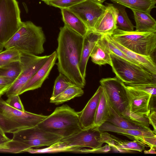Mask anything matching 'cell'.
<instances>
[{
  "label": "cell",
  "mask_w": 156,
  "mask_h": 156,
  "mask_svg": "<svg viewBox=\"0 0 156 156\" xmlns=\"http://www.w3.org/2000/svg\"><path fill=\"white\" fill-rule=\"evenodd\" d=\"M84 37L64 25L60 28L56 49L57 69L73 83L82 88L86 83L79 65Z\"/></svg>",
  "instance_id": "cell-1"
},
{
  "label": "cell",
  "mask_w": 156,
  "mask_h": 156,
  "mask_svg": "<svg viewBox=\"0 0 156 156\" xmlns=\"http://www.w3.org/2000/svg\"><path fill=\"white\" fill-rule=\"evenodd\" d=\"M37 126L62 138L71 136L82 130L77 112L67 105L56 107Z\"/></svg>",
  "instance_id": "cell-2"
},
{
  "label": "cell",
  "mask_w": 156,
  "mask_h": 156,
  "mask_svg": "<svg viewBox=\"0 0 156 156\" xmlns=\"http://www.w3.org/2000/svg\"><path fill=\"white\" fill-rule=\"evenodd\" d=\"M110 105L119 115L129 108V102L124 83L116 77L102 78L100 81Z\"/></svg>",
  "instance_id": "cell-11"
},
{
  "label": "cell",
  "mask_w": 156,
  "mask_h": 156,
  "mask_svg": "<svg viewBox=\"0 0 156 156\" xmlns=\"http://www.w3.org/2000/svg\"><path fill=\"white\" fill-rule=\"evenodd\" d=\"M131 10L133 12L136 23L135 31L156 32V21L150 13L135 9Z\"/></svg>",
  "instance_id": "cell-22"
},
{
  "label": "cell",
  "mask_w": 156,
  "mask_h": 156,
  "mask_svg": "<svg viewBox=\"0 0 156 156\" xmlns=\"http://www.w3.org/2000/svg\"><path fill=\"white\" fill-rule=\"evenodd\" d=\"M150 124L153 126L154 133L156 134V111H151L148 116Z\"/></svg>",
  "instance_id": "cell-39"
},
{
  "label": "cell",
  "mask_w": 156,
  "mask_h": 156,
  "mask_svg": "<svg viewBox=\"0 0 156 156\" xmlns=\"http://www.w3.org/2000/svg\"><path fill=\"white\" fill-rule=\"evenodd\" d=\"M129 122L136 125L149 127L150 124L147 118L138 115L130 111L129 108L121 115Z\"/></svg>",
  "instance_id": "cell-33"
},
{
  "label": "cell",
  "mask_w": 156,
  "mask_h": 156,
  "mask_svg": "<svg viewBox=\"0 0 156 156\" xmlns=\"http://www.w3.org/2000/svg\"><path fill=\"white\" fill-rule=\"evenodd\" d=\"M106 122L116 126L124 129H138L150 128L136 125L129 122L117 114L112 108L110 104L108 117Z\"/></svg>",
  "instance_id": "cell-26"
},
{
  "label": "cell",
  "mask_w": 156,
  "mask_h": 156,
  "mask_svg": "<svg viewBox=\"0 0 156 156\" xmlns=\"http://www.w3.org/2000/svg\"><path fill=\"white\" fill-rule=\"evenodd\" d=\"M27 150L22 144L12 139L0 144V153L17 154L26 152Z\"/></svg>",
  "instance_id": "cell-30"
},
{
  "label": "cell",
  "mask_w": 156,
  "mask_h": 156,
  "mask_svg": "<svg viewBox=\"0 0 156 156\" xmlns=\"http://www.w3.org/2000/svg\"><path fill=\"white\" fill-rule=\"evenodd\" d=\"M116 18V8L112 4L108 3L104 12L97 21L92 32L101 35H111L117 28Z\"/></svg>",
  "instance_id": "cell-15"
},
{
  "label": "cell",
  "mask_w": 156,
  "mask_h": 156,
  "mask_svg": "<svg viewBox=\"0 0 156 156\" xmlns=\"http://www.w3.org/2000/svg\"><path fill=\"white\" fill-rule=\"evenodd\" d=\"M83 93L82 88L74 84L54 98L50 99V102L55 105L61 104L75 98L81 96Z\"/></svg>",
  "instance_id": "cell-27"
},
{
  "label": "cell",
  "mask_w": 156,
  "mask_h": 156,
  "mask_svg": "<svg viewBox=\"0 0 156 156\" xmlns=\"http://www.w3.org/2000/svg\"><path fill=\"white\" fill-rule=\"evenodd\" d=\"M105 143L104 132L98 127L93 126L82 129L71 136L62 138L58 142L47 148L41 150L42 152H80V149L84 147L91 148V153L95 149L102 147Z\"/></svg>",
  "instance_id": "cell-4"
},
{
  "label": "cell",
  "mask_w": 156,
  "mask_h": 156,
  "mask_svg": "<svg viewBox=\"0 0 156 156\" xmlns=\"http://www.w3.org/2000/svg\"><path fill=\"white\" fill-rule=\"evenodd\" d=\"M11 139L9 138L5 133L0 130V144L7 142Z\"/></svg>",
  "instance_id": "cell-41"
},
{
  "label": "cell",
  "mask_w": 156,
  "mask_h": 156,
  "mask_svg": "<svg viewBox=\"0 0 156 156\" xmlns=\"http://www.w3.org/2000/svg\"><path fill=\"white\" fill-rule=\"evenodd\" d=\"M111 66L116 77L126 84L156 83V75L142 67L110 54Z\"/></svg>",
  "instance_id": "cell-7"
},
{
  "label": "cell",
  "mask_w": 156,
  "mask_h": 156,
  "mask_svg": "<svg viewBox=\"0 0 156 156\" xmlns=\"http://www.w3.org/2000/svg\"><path fill=\"white\" fill-rule=\"evenodd\" d=\"M20 52L12 49H6L0 52V68L12 62L20 61Z\"/></svg>",
  "instance_id": "cell-32"
},
{
  "label": "cell",
  "mask_w": 156,
  "mask_h": 156,
  "mask_svg": "<svg viewBox=\"0 0 156 156\" xmlns=\"http://www.w3.org/2000/svg\"><path fill=\"white\" fill-rule=\"evenodd\" d=\"M102 90L103 88L100 85L83 109L77 112L82 129H87L94 126L97 109Z\"/></svg>",
  "instance_id": "cell-16"
},
{
  "label": "cell",
  "mask_w": 156,
  "mask_h": 156,
  "mask_svg": "<svg viewBox=\"0 0 156 156\" xmlns=\"http://www.w3.org/2000/svg\"><path fill=\"white\" fill-rule=\"evenodd\" d=\"M42 1H43L44 2L46 1L50 0H41ZM95 0L98 2H101L102 3L104 1H105V0Z\"/></svg>",
  "instance_id": "cell-44"
},
{
  "label": "cell",
  "mask_w": 156,
  "mask_h": 156,
  "mask_svg": "<svg viewBox=\"0 0 156 156\" xmlns=\"http://www.w3.org/2000/svg\"><path fill=\"white\" fill-rule=\"evenodd\" d=\"M45 41L42 28L27 21L22 22L19 30L4 44V48L37 55L44 52Z\"/></svg>",
  "instance_id": "cell-3"
},
{
  "label": "cell",
  "mask_w": 156,
  "mask_h": 156,
  "mask_svg": "<svg viewBox=\"0 0 156 156\" xmlns=\"http://www.w3.org/2000/svg\"><path fill=\"white\" fill-rule=\"evenodd\" d=\"M98 128L102 132L116 133L125 136L133 140H139L144 143L145 139L147 137H156V134L150 128L138 129H124L116 126L107 122H104L98 127Z\"/></svg>",
  "instance_id": "cell-17"
},
{
  "label": "cell",
  "mask_w": 156,
  "mask_h": 156,
  "mask_svg": "<svg viewBox=\"0 0 156 156\" xmlns=\"http://www.w3.org/2000/svg\"><path fill=\"white\" fill-rule=\"evenodd\" d=\"M105 143L111 148L122 153H132L135 151L142 152L148 147L143 143L138 140L129 141L122 140L105 132Z\"/></svg>",
  "instance_id": "cell-18"
},
{
  "label": "cell",
  "mask_w": 156,
  "mask_h": 156,
  "mask_svg": "<svg viewBox=\"0 0 156 156\" xmlns=\"http://www.w3.org/2000/svg\"><path fill=\"white\" fill-rule=\"evenodd\" d=\"M113 2L124 6L131 9L150 13L155 8L156 0H111Z\"/></svg>",
  "instance_id": "cell-24"
},
{
  "label": "cell",
  "mask_w": 156,
  "mask_h": 156,
  "mask_svg": "<svg viewBox=\"0 0 156 156\" xmlns=\"http://www.w3.org/2000/svg\"><path fill=\"white\" fill-rule=\"evenodd\" d=\"M101 40L110 54H114L130 62L136 64L119 48L108 41L106 38L105 35L101 36Z\"/></svg>",
  "instance_id": "cell-34"
},
{
  "label": "cell",
  "mask_w": 156,
  "mask_h": 156,
  "mask_svg": "<svg viewBox=\"0 0 156 156\" xmlns=\"http://www.w3.org/2000/svg\"><path fill=\"white\" fill-rule=\"evenodd\" d=\"M20 13L16 0H0V42L3 44L21 27Z\"/></svg>",
  "instance_id": "cell-8"
},
{
  "label": "cell",
  "mask_w": 156,
  "mask_h": 156,
  "mask_svg": "<svg viewBox=\"0 0 156 156\" xmlns=\"http://www.w3.org/2000/svg\"><path fill=\"white\" fill-rule=\"evenodd\" d=\"M129 102V108L131 112L148 118L150 113L149 103L151 95L145 91L129 87L124 83Z\"/></svg>",
  "instance_id": "cell-13"
},
{
  "label": "cell",
  "mask_w": 156,
  "mask_h": 156,
  "mask_svg": "<svg viewBox=\"0 0 156 156\" xmlns=\"http://www.w3.org/2000/svg\"><path fill=\"white\" fill-rule=\"evenodd\" d=\"M22 71L20 61L13 62L0 68V76L6 78L14 83L19 77Z\"/></svg>",
  "instance_id": "cell-28"
},
{
  "label": "cell",
  "mask_w": 156,
  "mask_h": 156,
  "mask_svg": "<svg viewBox=\"0 0 156 156\" xmlns=\"http://www.w3.org/2000/svg\"><path fill=\"white\" fill-rule=\"evenodd\" d=\"M20 52V61L22 72L5 93L7 97L12 95H19L22 88L44 64L49 56V55L38 56L27 53Z\"/></svg>",
  "instance_id": "cell-9"
},
{
  "label": "cell",
  "mask_w": 156,
  "mask_h": 156,
  "mask_svg": "<svg viewBox=\"0 0 156 156\" xmlns=\"http://www.w3.org/2000/svg\"><path fill=\"white\" fill-rule=\"evenodd\" d=\"M125 84L133 88L147 92L150 94L151 96L156 97V83Z\"/></svg>",
  "instance_id": "cell-36"
},
{
  "label": "cell",
  "mask_w": 156,
  "mask_h": 156,
  "mask_svg": "<svg viewBox=\"0 0 156 156\" xmlns=\"http://www.w3.org/2000/svg\"><path fill=\"white\" fill-rule=\"evenodd\" d=\"M61 10L64 25L83 37H85L88 32V30L83 22L68 9Z\"/></svg>",
  "instance_id": "cell-21"
},
{
  "label": "cell",
  "mask_w": 156,
  "mask_h": 156,
  "mask_svg": "<svg viewBox=\"0 0 156 156\" xmlns=\"http://www.w3.org/2000/svg\"><path fill=\"white\" fill-rule=\"evenodd\" d=\"M156 147L150 148V149L148 150H144V153L145 154H155Z\"/></svg>",
  "instance_id": "cell-42"
},
{
  "label": "cell",
  "mask_w": 156,
  "mask_h": 156,
  "mask_svg": "<svg viewBox=\"0 0 156 156\" xmlns=\"http://www.w3.org/2000/svg\"><path fill=\"white\" fill-rule=\"evenodd\" d=\"M117 9L116 26L117 28L125 31L134 30L135 27L129 19L125 8L122 7Z\"/></svg>",
  "instance_id": "cell-29"
},
{
  "label": "cell",
  "mask_w": 156,
  "mask_h": 156,
  "mask_svg": "<svg viewBox=\"0 0 156 156\" xmlns=\"http://www.w3.org/2000/svg\"><path fill=\"white\" fill-rule=\"evenodd\" d=\"M112 38L127 49L136 53L151 56L156 49V32L125 31L117 28Z\"/></svg>",
  "instance_id": "cell-6"
},
{
  "label": "cell",
  "mask_w": 156,
  "mask_h": 156,
  "mask_svg": "<svg viewBox=\"0 0 156 156\" xmlns=\"http://www.w3.org/2000/svg\"><path fill=\"white\" fill-rule=\"evenodd\" d=\"M100 149V151L98 153H105L108 152L110 151L111 148L108 144H106L103 147H101L99 148ZM87 149H83V153H87Z\"/></svg>",
  "instance_id": "cell-40"
},
{
  "label": "cell",
  "mask_w": 156,
  "mask_h": 156,
  "mask_svg": "<svg viewBox=\"0 0 156 156\" xmlns=\"http://www.w3.org/2000/svg\"><path fill=\"white\" fill-rule=\"evenodd\" d=\"M109 104L108 97L103 88L97 109L94 126L99 127L107 121L109 110Z\"/></svg>",
  "instance_id": "cell-25"
},
{
  "label": "cell",
  "mask_w": 156,
  "mask_h": 156,
  "mask_svg": "<svg viewBox=\"0 0 156 156\" xmlns=\"http://www.w3.org/2000/svg\"><path fill=\"white\" fill-rule=\"evenodd\" d=\"M101 37L94 46L90 57L94 64L99 66L108 64L111 66L110 54L101 40Z\"/></svg>",
  "instance_id": "cell-23"
},
{
  "label": "cell",
  "mask_w": 156,
  "mask_h": 156,
  "mask_svg": "<svg viewBox=\"0 0 156 156\" xmlns=\"http://www.w3.org/2000/svg\"><path fill=\"white\" fill-rule=\"evenodd\" d=\"M57 59L56 52L55 51L49 55L46 62L23 86L20 92L19 95L27 91L41 87L48 77Z\"/></svg>",
  "instance_id": "cell-14"
},
{
  "label": "cell",
  "mask_w": 156,
  "mask_h": 156,
  "mask_svg": "<svg viewBox=\"0 0 156 156\" xmlns=\"http://www.w3.org/2000/svg\"><path fill=\"white\" fill-rule=\"evenodd\" d=\"M105 36L108 41L119 48L136 64L143 67L153 74L156 75V63L151 56H144L132 51L115 41L111 35Z\"/></svg>",
  "instance_id": "cell-19"
},
{
  "label": "cell",
  "mask_w": 156,
  "mask_h": 156,
  "mask_svg": "<svg viewBox=\"0 0 156 156\" xmlns=\"http://www.w3.org/2000/svg\"><path fill=\"white\" fill-rule=\"evenodd\" d=\"M101 35L94 32H87L84 37L79 65V69L82 76L85 78L87 62L91 51Z\"/></svg>",
  "instance_id": "cell-20"
},
{
  "label": "cell",
  "mask_w": 156,
  "mask_h": 156,
  "mask_svg": "<svg viewBox=\"0 0 156 156\" xmlns=\"http://www.w3.org/2000/svg\"><path fill=\"white\" fill-rule=\"evenodd\" d=\"M7 97L8 98L5 101L9 105L20 111H25L19 95H11Z\"/></svg>",
  "instance_id": "cell-37"
},
{
  "label": "cell",
  "mask_w": 156,
  "mask_h": 156,
  "mask_svg": "<svg viewBox=\"0 0 156 156\" xmlns=\"http://www.w3.org/2000/svg\"><path fill=\"white\" fill-rule=\"evenodd\" d=\"M4 48V44L0 42V52L3 51Z\"/></svg>",
  "instance_id": "cell-43"
},
{
  "label": "cell",
  "mask_w": 156,
  "mask_h": 156,
  "mask_svg": "<svg viewBox=\"0 0 156 156\" xmlns=\"http://www.w3.org/2000/svg\"><path fill=\"white\" fill-rule=\"evenodd\" d=\"M74 84L64 75L60 73L55 80L52 94L50 99L54 98Z\"/></svg>",
  "instance_id": "cell-31"
},
{
  "label": "cell",
  "mask_w": 156,
  "mask_h": 156,
  "mask_svg": "<svg viewBox=\"0 0 156 156\" xmlns=\"http://www.w3.org/2000/svg\"><path fill=\"white\" fill-rule=\"evenodd\" d=\"M13 83L6 78L0 76V97L6 93Z\"/></svg>",
  "instance_id": "cell-38"
},
{
  "label": "cell",
  "mask_w": 156,
  "mask_h": 156,
  "mask_svg": "<svg viewBox=\"0 0 156 156\" xmlns=\"http://www.w3.org/2000/svg\"><path fill=\"white\" fill-rule=\"evenodd\" d=\"M12 134V139L22 144L27 149L34 147H49L62 138L46 131L37 125L21 129Z\"/></svg>",
  "instance_id": "cell-10"
},
{
  "label": "cell",
  "mask_w": 156,
  "mask_h": 156,
  "mask_svg": "<svg viewBox=\"0 0 156 156\" xmlns=\"http://www.w3.org/2000/svg\"><path fill=\"white\" fill-rule=\"evenodd\" d=\"M47 116L15 109L0 97V130L5 133L36 126Z\"/></svg>",
  "instance_id": "cell-5"
},
{
  "label": "cell",
  "mask_w": 156,
  "mask_h": 156,
  "mask_svg": "<svg viewBox=\"0 0 156 156\" xmlns=\"http://www.w3.org/2000/svg\"><path fill=\"white\" fill-rule=\"evenodd\" d=\"M106 6L94 0H86L68 8L76 14L85 23L88 32L93 31L95 26L104 12Z\"/></svg>",
  "instance_id": "cell-12"
},
{
  "label": "cell",
  "mask_w": 156,
  "mask_h": 156,
  "mask_svg": "<svg viewBox=\"0 0 156 156\" xmlns=\"http://www.w3.org/2000/svg\"><path fill=\"white\" fill-rule=\"evenodd\" d=\"M86 0H50L44 2L48 5L59 9H68Z\"/></svg>",
  "instance_id": "cell-35"
}]
</instances>
